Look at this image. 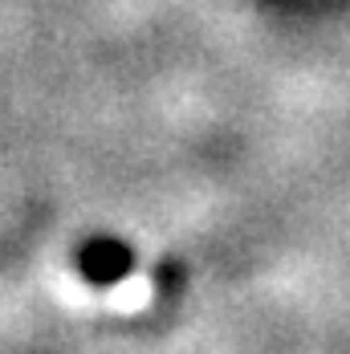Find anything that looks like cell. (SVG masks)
<instances>
[{"mask_svg": "<svg viewBox=\"0 0 350 354\" xmlns=\"http://www.w3.org/2000/svg\"><path fill=\"white\" fill-rule=\"evenodd\" d=\"M135 269V252L131 245H122L118 236H90L86 245L77 248V273L90 285H114L122 281Z\"/></svg>", "mask_w": 350, "mask_h": 354, "instance_id": "cell-1", "label": "cell"}]
</instances>
